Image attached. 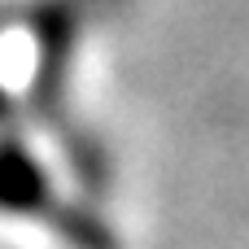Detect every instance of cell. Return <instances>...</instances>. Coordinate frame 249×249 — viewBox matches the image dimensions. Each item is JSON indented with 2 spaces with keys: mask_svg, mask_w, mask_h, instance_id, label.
<instances>
[{
  "mask_svg": "<svg viewBox=\"0 0 249 249\" xmlns=\"http://www.w3.org/2000/svg\"><path fill=\"white\" fill-rule=\"evenodd\" d=\"M26 22L35 35L31 109L61 144L74 179L88 193H105L109 158H105L101 140L74 118V105H70V70H74V53H79V0H35Z\"/></svg>",
  "mask_w": 249,
  "mask_h": 249,
  "instance_id": "6da1fadb",
  "label": "cell"
},
{
  "mask_svg": "<svg viewBox=\"0 0 249 249\" xmlns=\"http://www.w3.org/2000/svg\"><path fill=\"white\" fill-rule=\"evenodd\" d=\"M9 123H13V101H9V92L0 83V127H9Z\"/></svg>",
  "mask_w": 249,
  "mask_h": 249,
  "instance_id": "3957f363",
  "label": "cell"
},
{
  "mask_svg": "<svg viewBox=\"0 0 249 249\" xmlns=\"http://www.w3.org/2000/svg\"><path fill=\"white\" fill-rule=\"evenodd\" d=\"M0 214L44 219L70 249H118V232L92 206L57 197L44 162L13 127H0Z\"/></svg>",
  "mask_w": 249,
  "mask_h": 249,
  "instance_id": "7a4b0ae2",
  "label": "cell"
}]
</instances>
